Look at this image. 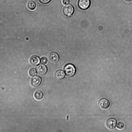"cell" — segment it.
Segmentation results:
<instances>
[{
  "label": "cell",
  "mask_w": 132,
  "mask_h": 132,
  "mask_svg": "<svg viewBox=\"0 0 132 132\" xmlns=\"http://www.w3.org/2000/svg\"><path fill=\"white\" fill-rule=\"evenodd\" d=\"M29 74L31 77L35 76L37 74L36 71L34 68L31 69L29 71Z\"/></svg>",
  "instance_id": "obj_13"
},
{
  "label": "cell",
  "mask_w": 132,
  "mask_h": 132,
  "mask_svg": "<svg viewBox=\"0 0 132 132\" xmlns=\"http://www.w3.org/2000/svg\"><path fill=\"white\" fill-rule=\"evenodd\" d=\"M90 3V0H79L78 5L80 9L83 10H85L89 7Z\"/></svg>",
  "instance_id": "obj_5"
},
{
  "label": "cell",
  "mask_w": 132,
  "mask_h": 132,
  "mask_svg": "<svg viewBox=\"0 0 132 132\" xmlns=\"http://www.w3.org/2000/svg\"><path fill=\"white\" fill-rule=\"evenodd\" d=\"M74 9L71 5L68 4L65 6L63 9V12L64 15L68 17L70 16L73 14Z\"/></svg>",
  "instance_id": "obj_2"
},
{
  "label": "cell",
  "mask_w": 132,
  "mask_h": 132,
  "mask_svg": "<svg viewBox=\"0 0 132 132\" xmlns=\"http://www.w3.org/2000/svg\"><path fill=\"white\" fill-rule=\"evenodd\" d=\"M36 4L34 2L32 1H29L27 4V7L30 10H33L35 9Z\"/></svg>",
  "instance_id": "obj_12"
},
{
  "label": "cell",
  "mask_w": 132,
  "mask_h": 132,
  "mask_svg": "<svg viewBox=\"0 0 132 132\" xmlns=\"http://www.w3.org/2000/svg\"><path fill=\"white\" fill-rule=\"evenodd\" d=\"M51 0H39L40 2L43 4H46L49 3Z\"/></svg>",
  "instance_id": "obj_16"
},
{
  "label": "cell",
  "mask_w": 132,
  "mask_h": 132,
  "mask_svg": "<svg viewBox=\"0 0 132 132\" xmlns=\"http://www.w3.org/2000/svg\"><path fill=\"white\" fill-rule=\"evenodd\" d=\"M125 0L127 2H129V1H130L131 0Z\"/></svg>",
  "instance_id": "obj_18"
},
{
  "label": "cell",
  "mask_w": 132,
  "mask_h": 132,
  "mask_svg": "<svg viewBox=\"0 0 132 132\" xmlns=\"http://www.w3.org/2000/svg\"><path fill=\"white\" fill-rule=\"evenodd\" d=\"M49 57L50 60L54 62H58L59 60V55L56 53L55 52H52L50 53Z\"/></svg>",
  "instance_id": "obj_8"
},
{
  "label": "cell",
  "mask_w": 132,
  "mask_h": 132,
  "mask_svg": "<svg viewBox=\"0 0 132 132\" xmlns=\"http://www.w3.org/2000/svg\"><path fill=\"white\" fill-rule=\"evenodd\" d=\"M65 77V73L62 70H59L57 71L55 74V78L58 80L62 79Z\"/></svg>",
  "instance_id": "obj_9"
},
{
  "label": "cell",
  "mask_w": 132,
  "mask_h": 132,
  "mask_svg": "<svg viewBox=\"0 0 132 132\" xmlns=\"http://www.w3.org/2000/svg\"><path fill=\"white\" fill-rule=\"evenodd\" d=\"M41 82V78L38 76L34 77L31 79L30 83L32 86L37 87L40 84Z\"/></svg>",
  "instance_id": "obj_6"
},
{
  "label": "cell",
  "mask_w": 132,
  "mask_h": 132,
  "mask_svg": "<svg viewBox=\"0 0 132 132\" xmlns=\"http://www.w3.org/2000/svg\"><path fill=\"white\" fill-rule=\"evenodd\" d=\"M124 123L122 122H119L117 124V128L119 130H121L124 128Z\"/></svg>",
  "instance_id": "obj_14"
},
{
  "label": "cell",
  "mask_w": 132,
  "mask_h": 132,
  "mask_svg": "<svg viewBox=\"0 0 132 132\" xmlns=\"http://www.w3.org/2000/svg\"><path fill=\"white\" fill-rule=\"evenodd\" d=\"M47 62V58L45 57H43L40 60V63L43 64H45Z\"/></svg>",
  "instance_id": "obj_15"
},
{
  "label": "cell",
  "mask_w": 132,
  "mask_h": 132,
  "mask_svg": "<svg viewBox=\"0 0 132 132\" xmlns=\"http://www.w3.org/2000/svg\"><path fill=\"white\" fill-rule=\"evenodd\" d=\"M37 70L38 74L40 75H43L46 73L47 69L45 65L40 64L37 67Z\"/></svg>",
  "instance_id": "obj_7"
},
{
  "label": "cell",
  "mask_w": 132,
  "mask_h": 132,
  "mask_svg": "<svg viewBox=\"0 0 132 132\" xmlns=\"http://www.w3.org/2000/svg\"><path fill=\"white\" fill-rule=\"evenodd\" d=\"M34 97L36 100L38 101L40 100L43 97V93L40 90H37L34 93Z\"/></svg>",
  "instance_id": "obj_11"
},
{
  "label": "cell",
  "mask_w": 132,
  "mask_h": 132,
  "mask_svg": "<svg viewBox=\"0 0 132 132\" xmlns=\"http://www.w3.org/2000/svg\"><path fill=\"white\" fill-rule=\"evenodd\" d=\"M64 70L66 75L69 77L74 76L76 72L75 67L71 64H67L64 68Z\"/></svg>",
  "instance_id": "obj_1"
},
{
  "label": "cell",
  "mask_w": 132,
  "mask_h": 132,
  "mask_svg": "<svg viewBox=\"0 0 132 132\" xmlns=\"http://www.w3.org/2000/svg\"><path fill=\"white\" fill-rule=\"evenodd\" d=\"M30 61L32 65H36L39 64L40 61V60L39 57L37 56H33L30 58Z\"/></svg>",
  "instance_id": "obj_10"
},
{
  "label": "cell",
  "mask_w": 132,
  "mask_h": 132,
  "mask_svg": "<svg viewBox=\"0 0 132 132\" xmlns=\"http://www.w3.org/2000/svg\"><path fill=\"white\" fill-rule=\"evenodd\" d=\"M110 102L107 98H103L99 101L98 104L100 108L103 110H106L110 106Z\"/></svg>",
  "instance_id": "obj_4"
},
{
  "label": "cell",
  "mask_w": 132,
  "mask_h": 132,
  "mask_svg": "<svg viewBox=\"0 0 132 132\" xmlns=\"http://www.w3.org/2000/svg\"><path fill=\"white\" fill-rule=\"evenodd\" d=\"M117 121L114 118H110L108 119L106 123L107 127L109 129L112 130L114 129L117 126Z\"/></svg>",
  "instance_id": "obj_3"
},
{
  "label": "cell",
  "mask_w": 132,
  "mask_h": 132,
  "mask_svg": "<svg viewBox=\"0 0 132 132\" xmlns=\"http://www.w3.org/2000/svg\"><path fill=\"white\" fill-rule=\"evenodd\" d=\"M62 2L65 5L68 4L70 3L69 0H62Z\"/></svg>",
  "instance_id": "obj_17"
}]
</instances>
